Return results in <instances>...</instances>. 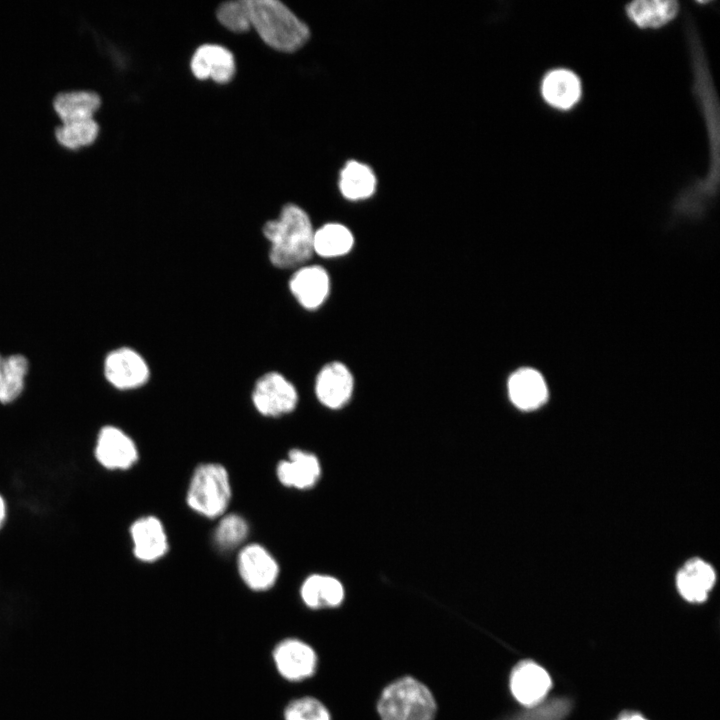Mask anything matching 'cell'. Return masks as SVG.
<instances>
[{
	"mask_svg": "<svg viewBox=\"0 0 720 720\" xmlns=\"http://www.w3.org/2000/svg\"><path fill=\"white\" fill-rule=\"evenodd\" d=\"M262 233L270 244L269 260L279 269L298 268L314 254L311 220L296 204H285L278 218L265 222Z\"/></svg>",
	"mask_w": 720,
	"mask_h": 720,
	"instance_id": "obj_1",
	"label": "cell"
},
{
	"mask_svg": "<svg viewBox=\"0 0 720 720\" xmlns=\"http://www.w3.org/2000/svg\"><path fill=\"white\" fill-rule=\"evenodd\" d=\"M250 29L270 48L291 53L309 39L308 26L278 0H246Z\"/></svg>",
	"mask_w": 720,
	"mask_h": 720,
	"instance_id": "obj_2",
	"label": "cell"
},
{
	"mask_svg": "<svg viewBox=\"0 0 720 720\" xmlns=\"http://www.w3.org/2000/svg\"><path fill=\"white\" fill-rule=\"evenodd\" d=\"M231 497L230 477L223 465L208 462L195 468L186 493L191 510L206 518L221 517Z\"/></svg>",
	"mask_w": 720,
	"mask_h": 720,
	"instance_id": "obj_3",
	"label": "cell"
},
{
	"mask_svg": "<svg viewBox=\"0 0 720 720\" xmlns=\"http://www.w3.org/2000/svg\"><path fill=\"white\" fill-rule=\"evenodd\" d=\"M377 709L382 720H433L436 702L424 684L404 677L384 689Z\"/></svg>",
	"mask_w": 720,
	"mask_h": 720,
	"instance_id": "obj_4",
	"label": "cell"
},
{
	"mask_svg": "<svg viewBox=\"0 0 720 720\" xmlns=\"http://www.w3.org/2000/svg\"><path fill=\"white\" fill-rule=\"evenodd\" d=\"M251 399L255 409L261 415L279 417L296 408L298 392L293 383L283 374L270 371L257 379Z\"/></svg>",
	"mask_w": 720,
	"mask_h": 720,
	"instance_id": "obj_5",
	"label": "cell"
},
{
	"mask_svg": "<svg viewBox=\"0 0 720 720\" xmlns=\"http://www.w3.org/2000/svg\"><path fill=\"white\" fill-rule=\"evenodd\" d=\"M237 569L243 583L254 592L270 590L277 582L280 568L273 555L262 545L250 543L237 556Z\"/></svg>",
	"mask_w": 720,
	"mask_h": 720,
	"instance_id": "obj_6",
	"label": "cell"
},
{
	"mask_svg": "<svg viewBox=\"0 0 720 720\" xmlns=\"http://www.w3.org/2000/svg\"><path fill=\"white\" fill-rule=\"evenodd\" d=\"M272 660L277 673L292 682L311 677L317 666L314 649L297 638L280 640L273 648Z\"/></svg>",
	"mask_w": 720,
	"mask_h": 720,
	"instance_id": "obj_7",
	"label": "cell"
},
{
	"mask_svg": "<svg viewBox=\"0 0 720 720\" xmlns=\"http://www.w3.org/2000/svg\"><path fill=\"white\" fill-rule=\"evenodd\" d=\"M94 455L98 463L108 470H127L139 457L134 440L123 430L112 425L100 429Z\"/></svg>",
	"mask_w": 720,
	"mask_h": 720,
	"instance_id": "obj_8",
	"label": "cell"
},
{
	"mask_svg": "<svg viewBox=\"0 0 720 720\" xmlns=\"http://www.w3.org/2000/svg\"><path fill=\"white\" fill-rule=\"evenodd\" d=\"M104 373L108 382L120 390L141 387L150 377L149 366L145 359L128 347L115 349L107 355Z\"/></svg>",
	"mask_w": 720,
	"mask_h": 720,
	"instance_id": "obj_9",
	"label": "cell"
},
{
	"mask_svg": "<svg viewBox=\"0 0 720 720\" xmlns=\"http://www.w3.org/2000/svg\"><path fill=\"white\" fill-rule=\"evenodd\" d=\"M190 69L199 80H212L217 84L230 82L236 73L233 53L219 44L200 45L193 53Z\"/></svg>",
	"mask_w": 720,
	"mask_h": 720,
	"instance_id": "obj_10",
	"label": "cell"
},
{
	"mask_svg": "<svg viewBox=\"0 0 720 720\" xmlns=\"http://www.w3.org/2000/svg\"><path fill=\"white\" fill-rule=\"evenodd\" d=\"M354 379L348 367L338 361L324 365L315 380V394L327 408L338 409L352 396Z\"/></svg>",
	"mask_w": 720,
	"mask_h": 720,
	"instance_id": "obj_11",
	"label": "cell"
},
{
	"mask_svg": "<svg viewBox=\"0 0 720 720\" xmlns=\"http://www.w3.org/2000/svg\"><path fill=\"white\" fill-rule=\"evenodd\" d=\"M134 556L152 563L161 559L169 549L168 537L160 519L148 515L136 519L129 529Z\"/></svg>",
	"mask_w": 720,
	"mask_h": 720,
	"instance_id": "obj_12",
	"label": "cell"
},
{
	"mask_svg": "<svg viewBox=\"0 0 720 720\" xmlns=\"http://www.w3.org/2000/svg\"><path fill=\"white\" fill-rule=\"evenodd\" d=\"M550 687L549 674L535 662L522 661L511 673V692L519 703L528 708L541 704Z\"/></svg>",
	"mask_w": 720,
	"mask_h": 720,
	"instance_id": "obj_13",
	"label": "cell"
},
{
	"mask_svg": "<svg viewBox=\"0 0 720 720\" xmlns=\"http://www.w3.org/2000/svg\"><path fill=\"white\" fill-rule=\"evenodd\" d=\"M289 289L297 302L307 310L319 308L330 292V278L319 265H302L289 280Z\"/></svg>",
	"mask_w": 720,
	"mask_h": 720,
	"instance_id": "obj_14",
	"label": "cell"
},
{
	"mask_svg": "<svg viewBox=\"0 0 720 720\" xmlns=\"http://www.w3.org/2000/svg\"><path fill=\"white\" fill-rule=\"evenodd\" d=\"M320 474L318 458L300 449L290 450L287 459L281 460L276 467L279 482L288 488H311L319 480Z\"/></svg>",
	"mask_w": 720,
	"mask_h": 720,
	"instance_id": "obj_15",
	"label": "cell"
},
{
	"mask_svg": "<svg viewBox=\"0 0 720 720\" xmlns=\"http://www.w3.org/2000/svg\"><path fill=\"white\" fill-rule=\"evenodd\" d=\"M507 388L511 402L525 411L539 408L548 397L543 376L532 368H521L511 374Z\"/></svg>",
	"mask_w": 720,
	"mask_h": 720,
	"instance_id": "obj_16",
	"label": "cell"
},
{
	"mask_svg": "<svg viewBox=\"0 0 720 720\" xmlns=\"http://www.w3.org/2000/svg\"><path fill=\"white\" fill-rule=\"evenodd\" d=\"M541 93L550 106L559 110H569L579 101L582 86L574 72L558 68L545 74L541 83Z\"/></svg>",
	"mask_w": 720,
	"mask_h": 720,
	"instance_id": "obj_17",
	"label": "cell"
},
{
	"mask_svg": "<svg viewBox=\"0 0 720 720\" xmlns=\"http://www.w3.org/2000/svg\"><path fill=\"white\" fill-rule=\"evenodd\" d=\"M715 580L713 567L702 559L694 558L680 568L676 586L685 600L698 603L706 600Z\"/></svg>",
	"mask_w": 720,
	"mask_h": 720,
	"instance_id": "obj_18",
	"label": "cell"
},
{
	"mask_svg": "<svg viewBox=\"0 0 720 720\" xmlns=\"http://www.w3.org/2000/svg\"><path fill=\"white\" fill-rule=\"evenodd\" d=\"M100 105L99 95L91 91L64 92L57 95L53 103L62 124L94 119Z\"/></svg>",
	"mask_w": 720,
	"mask_h": 720,
	"instance_id": "obj_19",
	"label": "cell"
},
{
	"mask_svg": "<svg viewBox=\"0 0 720 720\" xmlns=\"http://www.w3.org/2000/svg\"><path fill=\"white\" fill-rule=\"evenodd\" d=\"M300 596L309 608L336 607L343 601L344 588L334 577L313 574L301 585Z\"/></svg>",
	"mask_w": 720,
	"mask_h": 720,
	"instance_id": "obj_20",
	"label": "cell"
},
{
	"mask_svg": "<svg viewBox=\"0 0 720 720\" xmlns=\"http://www.w3.org/2000/svg\"><path fill=\"white\" fill-rule=\"evenodd\" d=\"M628 17L640 28H659L672 21L679 4L673 0H639L625 7Z\"/></svg>",
	"mask_w": 720,
	"mask_h": 720,
	"instance_id": "obj_21",
	"label": "cell"
},
{
	"mask_svg": "<svg viewBox=\"0 0 720 720\" xmlns=\"http://www.w3.org/2000/svg\"><path fill=\"white\" fill-rule=\"evenodd\" d=\"M376 176L366 164L350 160L339 175V190L343 197L356 201L371 197L376 189Z\"/></svg>",
	"mask_w": 720,
	"mask_h": 720,
	"instance_id": "obj_22",
	"label": "cell"
},
{
	"mask_svg": "<svg viewBox=\"0 0 720 720\" xmlns=\"http://www.w3.org/2000/svg\"><path fill=\"white\" fill-rule=\"evenodd\" d=\"M354 245L352 232L343 224L327 223L314 230L313 252L325 258L347 254Z\"/></svg>",
	"mask_w": 720,
	"mask_h": 720,
	"instance_id": "obj_23",
	"label": "cell"
},
{
	"mask_svg": "<svg viewBox=\"0 0 720 720\" xmlns=\"http://www.w3.org/2000/svg\"><path fill=\"white\" fill-rule=\"evenodd\" d=\"M28 361L20 354L3 359L0 403L8 404L16 400L23 392Z\"/></svg>",
	"mask_w": 720,
	"mask_h": 720,
	"instance_id": "obj_24",
	"label": "cell"
},
{
	"mask_svg": "<svg viewBox=\"0 0 720 720\" xmlns=\"http://www.w3.org/2000/svg\"><path fill=\"white\" fill-rule=\"evenodd\" d=\"M249 525L244 517L237 513L222 515L214 533V539L222 550H231L240 546L247 538Z\"/></svg>",
	"mask_w": 720,
	"mask_h": 720,
	"instance_id": "obj_25",
	"label": "cell"
},
{
	"mask_svg": "<svg viewBox=\"0 0 720 720\" xmlns=\"http://www.w3.org/2000/svg\"><path fill=\"white\" fill-rule=\"evenodd\" d=\"M99 132L94 119L62 124L56 129V139L65 148L75 150L92 144Z\"/></svg>",
	"mask_w": 720,
	"mask_h": 720,
	"instance_id": "obj_26",
	"label": "cell"
},
{
	"mask_svg": "<svg viewBox=\"0 0 720 720\" xmlns=\"http://www.w3.org/2000/svg\"><path fill=\"white\" fill-rule=\"evenodd\" d=\"M283 720H331L327 708L314 697H300L287 703Z\"/></svg>",
	"mask_w": 720,
	"mask_h": 720,
	"instance_id": "obj_27",
	"label": "cell"
},
{
	"mask_svg": "<svg viewBox=\"0 0 720 720\" xmlns=\"http://www.w3.org/2000/svg\"><path fill=\"white\" fill-rule=\"evenodd\" d=\"M219 23L234 33H245L250 30L246 0L223 2L216 11Z\"/></svg>",
	"mask_w": 720,
	"mask_h": 720,
	"instance_id": "obj_28",
	"label": "cell"
},
{
	"mask_svg": "<svg viewBox=\"0 0 720 720\" xmlns=\"http://www.w3.org/2000/svg\"><path fill=\"white\" fill-rule=\"evenodd\" d=\"M571 703L566 698H555L529 708L511 720H564L569 714Z\"/></svg>",
	"mask_w": 720,
	"mask_h": 720,
	"instance_id": "obj_29",
	"label": "cell"
},
{
	"mask_svg": "<svg viewBox=\"0 0 720 720\" xmlns=\"http://www.w3.org/2000/svg\"><path fill=\"white\" fill-rule=\"evenodd\" d=\"M7 515L6 503L3 497L0 495V528L3 526Z\"/></svg>",
	"mask_w": 720,
	"mask_h": 720,
	"instance_id": "obj_30",
	"label": "cell"
},
{
	"mask_svg": "<svg viewBox=\"0 0 720 720\" xmlns=\"http://www.w3.org/2000/svg\"><path fill=\"white\" fill-rule=\"evenodd\" d=\"M618 720H647L637 713H625Z\"/></svg>",
	"mask_w": 720,
	"mask_h": 720,
	"instance_id": "obj_31",
	"label": "cell"
},
{
	"mask_svg": "<svg viewBox=\"0 0 720 720\" xmlns=\"http://www.w3.org/2000/svg\"><path fill=\"white\" fill-rule=\"evenodd\" d=\"M3 359H4V357H2V356L0 355V387H1V380H2Z\"/></svg>",
	"mask_w": 720,
	"mask_h": 720,
	"instance_id": "obj_32",
	"label": "cell"
}]
</instances>
